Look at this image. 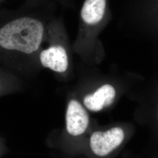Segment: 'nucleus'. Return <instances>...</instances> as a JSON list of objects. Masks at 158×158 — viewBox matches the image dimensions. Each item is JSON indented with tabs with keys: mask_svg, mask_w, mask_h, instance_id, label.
Here are the masks:
<instances>
[{
	"mask_svg": "<svg viewBox=\"0 0 158 158\" xmlns=\"http://www.w3.org/2000/svg\"><path fill=\"white\" fill-rule=\"evenodd\" d=\"M44 32V25L39 19L19 18L0 29V46L7 50L31 54L40 49Z\"/></svg>",
	"mask_w": 158,
	"mask_h": 158,
	"instance_id": "f257e3e1",
	"label": "nucleus"
},
{
	"mask_svg": "<svg viewBox=\"0 0 158 158\" xmlns=\"http://www.w3.org/2000/svg\"><path fill=\"white\" fill-rule=\"evenodd\" d=\"M124 132L119 127H114L105 132L96 131L90 137V145L95 155L105 156L121 144Z\"/></svg>",
	"mask_w": 158,
	"mask_h": 158,
	"instance_id": "f03ea898",
	"label": "nucleus"
},
{
	"mask_svg": "<svg viewBox=\"0 0 158 158\" xmlns=\"http://www.w3.org/2000/svg\"><path fill=\"white\" fill-rule=\"evenodd\" d=\"M89 124V115L77 100L72 99L68 103L66 112V128L73 136L82 135Z\"/></svg>",
	"mask_w": 158,
	"mask_h": 158,
	"instance_id": "7ed1b4c3",
	"label": "nucleus"
},
{
	"mask_svg": "<svg viewBox=\"0 0 158 158\" xmlns=\"http://www.w3.org/2000/svg\"><path fill=\"white\" fill-rule=\"evenodd\" d=\"M40 62L44 68L57 73L65 72L69 66L68 53L60 45H54L41 52Z\"/></svg>",
	"mask_w": 158,
	"mask_h": 158,
	"instance_id": "20e7f679",
	"label": "nucleus"
},
{
	"mask_svg": "<svg viewBox=\"0 0 158 158\" xmlns=\"http://www.w3.org/2000/svg\"><path fill=\"white\" fill-rule=\"evenodd\" d=\"M115 89L111 85H104L93 93L87 95L83 99L85 107L93 112H98L110 106L115 98Z\"/></svg>",
	"mask_w": 158,
	"mask_h": 158,
	"instance_id": "39448f33",
	"label": "nucleus"
},
{
	"mask_svg": "<svg viewBox=\"0 0 158 158\" xmlns=\"http://www.w3.org/2000/svg\"><path fill=\"white\" fill-rule=\"evenodd\" d=\"M106 0H85L81 10V17L88 25H95L103 18Z\"/></svg>",
	"mask_w": 158,
	"mask_h": 158,
	"instance_id": "423d86ee",
	"label": "nucleus"
}]
</instances>
